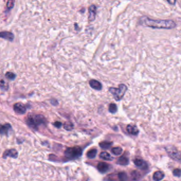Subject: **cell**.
Wrapping results in <instances>:
<instances>
[{"mask_svg": "<svg viewBox=\"0 0 181 181\" xmlns=\"http://www.w3.org/2000/svg\"><path fill=\"white\" fill-rule=\"evenodd\" d=\"M166 151L168 154V156L173 159L176 161H181V154L178 150V149L171 145H167L165 148Z\"/></svg>", "mask_w": 181, "mask_h": 181, "instance_id": "5b68a950", "label": "cell"}, {"mask_svg": "<svg viewBox=\"0 0 181 181\" xmlns=\"http://www.w3.org/2000/svg\"><path fill=\"white\" fill-rule=\"evenodd\" d=\"M127 131L129 134L132 135H137L139 133V130L136 125L129 124L127 126Z\"/></svg>", "mask_w": 181, "mask_h": 181, "instance_id": "4fadbf2b", "label": "cell"}, {"mask_svg": "<svg viewBox=\"0 0 181 181\" xmlns=\"http://www.w3.org/2000/svg\"><path fill=\"white\" fill-rule=\"evenodd\" d=\"M173 174L176 177H180L181 176V169H175L173 172Z\"/></svg>", "mask_w": 181, "mask_h": 181, "instance_id": "d4e9b609", "label": "cell"}, {"mask_svg": "<svg viewBox=\"0 0 181 181\" xmlns=\"http://www.w3.org/2000/svg\"><path fill=\"white\" fill-rule=\"evenodd\" d=\"M54 125L55 126H56V128H60L61 126H62V123H61L60 122H56L55 123H54Z\"/></svg>", "mask_w": 181, "mask_h": 181, "instance_id": "83f0119b", "label": "cell"}, {"mask_svg": "<svg viewBox=\"0 0 181 181\" xmlns=\"http://www.w3.org/2000/svg\"><path fill=\"white\" fill-rule=\"evenodd\" d=\"M89 85L93 89L96 90H101L102 89V84L101 82H99L96 80H91L89 82Z\"/></svg>", "mask_w": 181, "mask_h": 181, "instance_id": "7c38bea8", "label": "cell"}, {"mask_svg": "<svg viewBox=\"0 0 181 181\" xmlns=\"http://www.w3.org/2000/svg\"><path fill=\"white\" fill-rule=\"evenodd\" d=\"M134 164L136 166L138 167L144 168H146L147 167L146 163L141 159H136L134 161Z\"/></svg>", "mask_w": 181, "mask_h": 181, "instance_id": "9a60e30c", "label": "cell"}, {"mask_svg": "<svg viewBox=\"0 0 181 181\" xmlns=\"http://www.w3.org/2000/svg\"><path fill=\"white\" fill-rule=\"evenodd\" d=\"M14 35L12 33L9 31H2L0 32V38H2L4 40H7L9 41H12L14 39Z\"/></svg>", "mask_w": 181, "mask_h": 181, "instance_id": "8fae6325", "label": "cell"}, {"mask_svg": "<svg viewBox=\"0 0 181 181\" xmlns=\"http://www.w3.org/2000/svg\"><path fill=\"white\" fill-rule=\"evenodd\" d=\"M132 176L133 180H137L139 178L140 175L138 173V171H134L132 173Z\"/></svg>", "mask_w": 181, "mask_h": 181, "instance_id": "484cf974", "label": "cell"}, {"mask_svg": "<svg viewBox=\"0 0 181 181\" xmlns=\"http://www.w3.org/2000/svg\"><path fill=\"white\" fill-rule=\"evenodd\" d=\"M109 112L112 114L115 113L117 111V106L114 103H112V104H110L109 107Z\"/></svg>", "mask_w": 181, "mask_h": 181, "instance_id": "7402d4cb", "label": "cell"}, {"mask_svg": "<svg viewBox=\"0 0 181 181\" xmlns=\"http://www.w3.org/2000/svg\"><path fill=\"white\" fill-rule=\"evenodd\" d=\"M97 154V150L96 149H92L89 150L87 152V157L89 159H93L95 158Z\"/></svg>", "mask_w": 181, "mask_h": 181, "instance_id": "ac0fdd59", "label": "cell"}, {"mask_svg": "<svg viewBox=\"0 0 181 181\" xmlns=\"http://www.w3.org/2000/svg\"><path fill=\"white\" fill-rule=\"evenodd\" d=\"M100 158H102V159H104L105 161H111L113 159V158L109 154L108 152H102L100 155Z\"/></svg>", "mask_w": 181, "mask_h": 181, "instance_id": "2e32d148", "label": "cell"}, {"mask_svg": "<svg viewBox=\"0 0 181 181\" xmlns=\"http://www.w3.org/2000/svg\"><path fill=\"white\" fill-rule=\"evenodd\" d=\"M89 21H93L96 19V7L94 5H92L89 8Z\"/></svg>", "mask_w": 181, "mask_h": 181, "instance_id": "ba28073f", "label": "cell"}, {"mask_svg": "<svg viewBox=\"0 0 181 181\" xmlns=\"http://www.w3.org/2000/svg\"><path fill=\"white\" fill-rule=\"evenodd\" d=\"M167 2L168 3L170 4L171 5H175L176 1H167Z\"/></svg>", "mask_w": 181, "mask_h": 181, "instance_id": "f546056e", "label": "cell"}, {"mask_svg": "<svg viewBox=\"0 0 181 181\" xmlns=\"http://www.w3.org/2000/svg\"><path fill=\"white\" fill-rule=\"evenodd\" d=\"M82 154V150L78 146L67 148L65 152V155L67 158L75 159L79 157Z\"/></svg>", "mask_w": 181, "mask_h": 181, "instance_id": "277c9868", "label": "cell"}, {"mask_svg": "<svg viewBox=\"0 0 181 181\" xmlns=\"http://www.w3.org/2000/svg\"><path fill=\"white\" fill-rule=\"evenodd\" d=\"M26 124L31 128L37 130L38 126L46 123V120L42 115L30 114L26 120Z\"/></svg>", "mask_w": 181, "mask_h": 181, "instance_id": "7a4b0ae2", "label": "cell"}, {"mask_svg": "<svg viewBox=\"0 0 181 181\" xmlns=\"http://www.w3.org/2000/svg\"><path fill=\"white\" fill-rule=\"evenodd\" d=\"M51 103L53 105L56 106L58 104V101L55 99H52L51 100Z\"/></svg>", "mask_w": 181, "mask_h": 181, "instance_id": "f1b7e54d", "label": "cell"}, {"mask_svg": "<svg viewBox=\"0 0 181 181\" xmlns=\"http://www.w3.org/2000/svg\"><path fill=\"white\" fill-rule=\"evenodd\" d=\"M12 130L10 124H5L0 126V134L2 135H8L9 132Z\"/></svg>", "mask_w": 181, "mask_h": 181, "instance_id": "9c48e42d", "label": "cell"}, {"mask_svg": "<svg viewBox=\"0 0 181 181\" xmlns=\"http://www.w3.org/2000/svg\"><path fill=\"white\" fill-rule=\"evenodd\" d=\"M5 76H6L7 79H9L11 80H14L16 78V75L14 73L11 72H7L5 74Z\"/></svg>", "mask_w": 181, "mask_h": 181, "instance_id": "cb8c5ba5", "label": "cell"}, {"mask_svg": "<svg viewBox=\"0 0 181 181\" xmlns=\"http://www.w3.org/2000/svg\"><path fill=\"white\" fill-rule=\"evenodd\" d=\"M119 180L120 181H128V176L125 172H120L118 174Z\"/></svg>", "mask_w": 181, "mask_h": 181, "instance_id": "44dd1931", "label": "cell"}, {"mask_svg": "<svg viewBox=\"0 0 181 181\" xmlns=\"http://www.w3.org/2000/svg\"><path fill=\"white\" fill-rule=\"evenodd\" d=\"M164 173L161 171H157L153 175V180L155 181H160L164 178Z\"/></svg>", "mask_w": 181, "mask_h": 181, "instance_id": "5bb4252c", "label": "cell"}, {"mask_svg": "<svg viewBox=\"0 0 181 181\" xmlns=\"http://www.w3.org/2000/svg\"><path fill=\"white\" fill-rule=\"evenodd\" d=\"M127 89L128 88L126 85L124 84H121L117 88L113 87L110 88L109 92L113 96L115 100L119 101L123 98Z\"/></svg>", "mask_w": 181, "mask_h": 181, "instance_id": "3957f363", "label": "cell"}, {"mask_svg": "<svg viewBox=\"0 0 181 181\" xmlns=\"http://www.w3.org/2000/svg\"><path fill=\"white\" fill-rule=\"evenodd\" d=\"M64 128L67 131H71L74 128V125L71 122H66L64 125Z\"/></svg>", "mask_w": 181, "mask_h": 181, "instance_id": "603a6c76", "label": "cell"}, {"mask_svg": "<svg viewBox=\"0 0 181 181\" xmlns=\"http://www.w3.org/2000/svg\"><path fill=\"white\" fill-rule=\"evenodd\" d=\"M18 156V152L14 149L7 150L4 152L3 155V157L6 159L7 157H12L13 158H17Z\"/></svg>", "mask_w": 181, "mask_h": 181, "instance_id": "52a82bcc", "label": "cell"}, {"mask_svg": "<svg viewBox=\"0 0 181 181\" xmlns=\"http://www.w3.org/2000/svg\"><path fill=\"white\" fill-rule=\"evenodd\" d=\"M140 24L143 26L153 29H171L175 28L177 25L172 20H154L148 16H142L139 21Z\"/></svg>", "mask_w": 181, "mask_h": 181, "instance_id": "6da1fadb", "label": "cell"}, {"mask_svg": "<svg viewBox=\"0 0 181 181\" xmlns=\"http://www.w3.org/2000/svg\"><path fill=\"white\" fill-rule=\"evenodd\" d=\"M13 109L14 112L18 114L22 115L26 112V107L25 105L21 102H17L13 106Z\"/></svg>", "mask_w": 181, "mask_h": 181, "instance_id": "8992f818", "label": "cell"}, {"mask_svg": "<svg viewBox=\"0 0 181 181\" xmlns=\"http://www.w3.org/2000/svg\"><path fill=\"white\" fill-rule=\"evenodd\" d=\"M97 168L100 173H105L106 172L109 171V165L105 163L100 162L98 164Z\"/></svg>", "mask_w": 181, "mask_h": 181, "instance_id": "30bf717a", "label": "cell"}, {"mask_svg": "<svg viewBox=\"0 0 181 181\" xmlns=\"http://www.w3.org/2000/svg\"><path fill=\"white\" fill-rule=\"evenodd\" d=\"M14 5V1H9L7 2V8L9 10H11L13 8Z\"/></svg>", "mask_w": 181, "mask_h": 181, "instance_id": "4316f807", "label": "cell"}, {"mask_svg": "<svg viewBox=\"0 0 181 181\" xmlns=\"http://www.w3.org/2000/svg\"><path fill=\"white\" fill-rule=\"evenodd\" d=\"M122 152H123V150L122 148L119 147L113 148L111 150L112 154L116 156H119L121 155L122 153Z\"/></svg>", "mask_w": 181, "mask_h": 181, "instance_id": "d6986e66", "label": "cell"}, {"mask_svg": "<svg viewBox=\"0 0 181 181\" xmlns=\"http://www.w3.org/2000/svg\"><path fill=\"white\" fill-rule=\"evenodd\" d=\"M129 159L125 156H122L120 158H119L117 161L118 164L122 165V166H126L129 164Z\"/></svg>", "mask_w": 181, "mask_h": 181, "instance_id": "e0dca14e", "label": "cell"}, {"mask_svg": "<svg viewBox=\"0 0 181 181\" xmlns=\"http://www.w3.org/2000/svg\"><path fill=\"white\" fill-rule=\"evenodd\" d=\"M87 181H93L92 180H91V179H89V180H87Z\"/></svg>", "mask_w": 181, "mask_h": 181, "instance_id": "4dcf8cb0", "label": "cell"}, {"mask_svg": "<svg viewBox=\"0 0 181 181\" xmlns=\"http://www.w3.org/2000/svg\"><path fill=\"white\" fill-rule=\"evenodd\" d=\"M112 143L111 142L108 141H103L101 142L99 145L100 146L101 148L104 149H109L111 145H112Z\"/></svg>", "mask_w": 181, "mask_h": 181, "instance_id": "ffe728a7", "label": "cell"}]
</instances>
